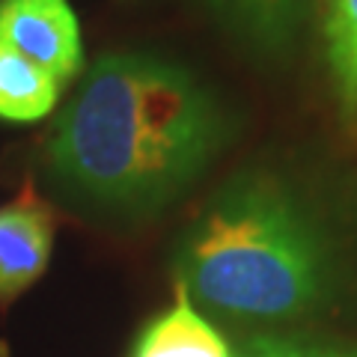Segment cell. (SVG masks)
<instances>
[{
    "label": "cell",
    "mask_w": 357,
    "mask_h": 357,
    "mask_svg": "<svg viewBox=\"0 0 357 357\" xmlns=\"http://www.w3.org/2000/svg\"><path fill=\"white\" fill-rule=\"evenodd\" d=\"M54 218L48 206L21 191L0 206V301H13L39 280L51 262Z\"/></svg>",
    "instance_id": "5b68a950"
},
{
    "label": "cell",
    "mask_w": 357,
    "mask_h": 357,
    "mask_svg": "<svg viewBox=\"0 0 357 357\" xmlns=\"http://www.w3.org/2000/svg\"><path fill=\"white\" fill-rule=\"evenodd\" d=\"M236 357H357V345L289 333H259L244 342Z\"/></svg>",
    "instance_id": "9c48e42d"
},
{
    "label": "cell",
    "mask_w": 357,
    "mask_h": 357,
    "mask_svg": "<svg viewBox=\"0 0 357 357\" xmlns=\"http://www.w3.org/2000/svg\"><path fill=\"white\" fill-rule=\"evenodd\" d=\"M131 357H236L223 333L176 286V301L140 328Z\"/></svg>",
    "instance_id": "8992f818"
},
{
    "label": "cell",
    "mask_w": 357,
    "mask_h": 357,
    "mask_svg": "<svg viewBox=\"0 0 357 357\" xmlns=\"http://www.w3.org/2000/svg\"><path fill=\"white\" fill-rule=\"evenodd\" d=\"M0 3H3V0H0Z\"/></svg>",
    "instance_id": "30bf717a"
},
{
    "label": "cell",
    "mask_w": 357,
    "mask_h": 357,
    "mask_svg": "<svg viewBox=\"0 0 357 357\" xmlns=\"http://www.w3.org/2000/svg\"><path fill=\"white\" fill-rule=\"evenodd\" d=\"M232 122L218 93L158 54L98 57L48 140V176L93 215L143 218L197 185Z\"/></svg>",
    "instance_id": "6da1fadb"
},
{
    "label": "cell",
    "mask_w": 357,
    "mask_h": 357,
    "mask_svg": "<svg viewBox=\"0 0 357 357\" xmlns=\"http://www.w3.org/2000/svg\"><path fill=\"white\" fill-rule=\"evenodd\" d=\"M60 81L0 42V119L39 122L60 98Z\"/></svg>",
    "instance_id": "ba28073f"
},
{
    "label": "cell",
    "mask_w": 357,
    "mask_h": 357,
    "mask_svg": "<svg viewBox=\"0 0 357 357\" xmlns=\"http://www.w3.org/2000/svg\"><path fill=\"white\" fill-rule=\"evenodd\" d=\"M0 42L60 84L84 69L81 24L69 0H3Z\"/></svg>",
    "instance_id": "3957f363"
},
{
    "label": "cell",
    "mask_w": 357,
    "mask_h": 357,
    "mask_svg": "<svg viewBox=\"0 0 357 357\" xmlns=\"http://www.w3.org/2000/svg\"><path fill=\"white\" fill-rule=\"evenodd\" d=\"M173 268L194 307L248 325L307 319L337 286L325 227L283 178L259 170L229 178L208 199Z\"/></svg>",
    "instance_id": "7a4b0ae2"
},
{
    "label": "cell",
    "mask_w": 357,
    "mask_h": 357,
    "mask_svg": "<svg viewBox=\"0 0 357 357\" xmlns=\"http://www.w3.org/2000/svg\"><path fill=\"white\" fill-rule=\"evenodd\" d=\"M321 48L340 114L357 122V0H319Z\"/></svg>",
    "instance_id": "52a82bcc"
},
{
    "label": "cell",
    "mask_w": 357,
    "mask_h": 357,
    "mask_svg": "<svg viewBox=\"0 0 357 357\" xmlns=\"http://www.w3.org/2000/svg\"><path fill=\"white\" fill-rule=\"evenodd\" d=\"M208 6L250 57L283 63L304 36L316 0H208Z\"/></svg>",
    "instance_id": "277c9868"
}]
</instances>
